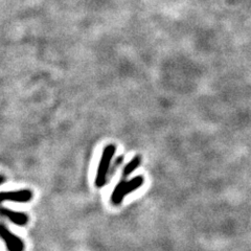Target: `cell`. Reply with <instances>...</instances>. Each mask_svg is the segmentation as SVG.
<instances>
[{"mask_svg":"<svg viewBox=\"0 0 251 251\" xmlns=\"http://www.w3.org/2000/svg\"><path fill=\"white\" fill-rule=\"evenodd\" d=\"M1 215H2V217L9 219L12 223L19 225V226H24V225H27L29 222L28 215L23 214V212L11 210L5 207L1 208Z\"/></svg>","mask_w":251,"mask_h":251,"instance_id":"5b68a950","label":"cell"},{"mask_svg":"<svg viewBox=\"0 0 251 251\" xmlns=\"http://www.w3.org/2000/svg\"><path fill=\"white\" fill-rule=\"evenodd\" d=\"M33 192L30 190H18L1 192V201H11L16 203H28L33 198Z\"/></svg>","mask_w":251,"mask_h":251,"instance_id":"277c9868","label":"cell"},{"mask_svg":"<svg viewBox=\"0 0 251 251\" xmlns=\"http://www.w3.org/2000/svg\"><path fill=\"white\" fill-rule=\"evenodd\" d=\"M141 162V159L139 156H135L132 158V160L128 164H126V166L124 167V171H123V176L126 178L129 175H130L131 173H133L135 170L137 169Z\"/></svg>","mask_w":251,"mask_h":251,"instance_id":"8992f818","label":"cell"},{"mask_svg":"<svg viewBox=\"0 0 251 251\" xmlns=\"http://www.w3.org/2000/svg\"><path fill=\"white\" fill-rule=\"evenodd\" d=\"M115 151H117V148H115L114 145L107 146L104 151H103L95 178V185L98 186V188H103L107 182L108 173L110 171V165Z\"/></svg>","mask_w":251,"mask_h":251,"instance_id":"7a4b0ae2","label":"cell"},{"mask_svg":"<svg viewBox=\"0 0 251 251\" xmlns=\"http://www.w3.org/2000/svg\"><path fill=\"white\" fill-rule=\"evenodd\" d=\"M145 179L143 176H136L132 178L131 180H121V181L115 186L113 192L111 195V201L114 205H119L124 198L131 194L132 192L138 190L141 185L144 184Z\"/></svg>","mask_w":251,"mask_h":251,"instance_id":"6da1fadb","label":"cell"},{"mask_svg":"<svg viewBox=\"0 0 251 251\" xmlns=\"http://www.w3.org/2000/svg\"><path fill=\"white\" fill-rule=\"evenodd\" d=\"M0 236L4 241L5 246L9 251H23L24 243L20 237L15 236L13 233L6 228L4 224H1L0 227Z\"/></svg>","mask_w":251,"mask_h":251,"instance_id":"3957f363","label":"cell"}]
</instances>
